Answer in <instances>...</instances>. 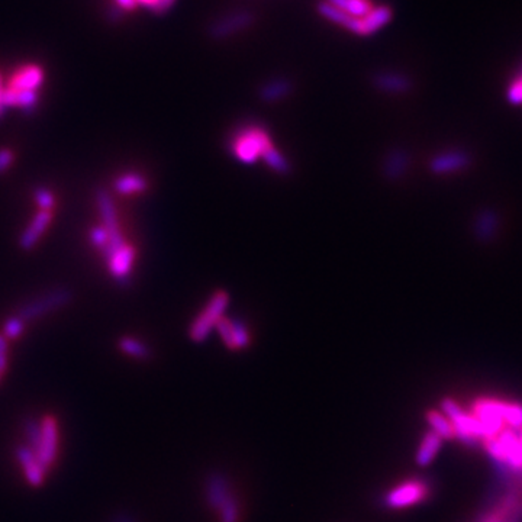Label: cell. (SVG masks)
Here are the masks:
<instances>
[{
  "mask_svg": "<svg viewBox=\"0 0 522 522\" xmlns=\"http://www.w3.org/2000/svg\"><path fill=\"white\" fill-rule=\"evenodd\" d=\"M263 160L266 161V164H267L272 170H274V171H277V173L286 174V173L290 170V166H289L287 160H286V158L283 157V154H282V153H279L274 147H270V149L266 151V154L263 156Z\"/></svg>",
  "mask_w": 522,
  "mask_h": 522,
  "instance_id": "obj_26",
  "label": "cell"
},
{
  "mask_svg": "<svg viewBox=\"0 0 522 522\" xmlns=\"http://www.w3.org/2000/svg\"><path fill=\"white\" fill-rule=\"evenodd\" d=\"M174 2H176V0H164V6H166V9H168L170 6H173V4Z\"/></svg>",
  "mask_w": 522,
  "mask_h": 522,
  "instance_id": "obj_36",
  "label": "cell"
},
{
  "mask_svg": "<svg viewBox=\"0 0 522 522\" xmlns=\"http://www.w3.org/2000/svg\"><path fill=\"white\" fill-rule=\"evenodd\" d=\"M294 91V84L286 77H276L267 80L258 89V98L265 103H276L287 98Z\"/></svg>",
  "mask_w": 522,
  "mask_h": 522,
  "instance_id": "obj_17",
  "label": "cell"
},
{
  "mask_svg": "<svg viewBox=\"0 0 522 522\" xmlns=\"http://www.w3.org/2000/svg\"><path fill=\"white\" fill-rule=\"evenodd\" d=\"M325 2L353 18H364L374 8L371 0H325Z\"/></svg>",
  "mask_w": 522,
  "mask_h": 522,
  "instance_id": "obj_21",
  "label": "cell"
},
{
  "mask_svg": "<svg viewBox=\"0 0 522 522\" xmlns=\"http://www.w3.org/2000/svg\"><path fill=\"white\" fill-rule=\"evenodd\" d=\"M429 486L424 480H408L393 487L385 497V506L390 509H403L412 506L428 497Z\"/></svg>",
  "mask_w": 522,
  "mask_h": 522,
  "instance_id": "obj_6",
  "label": "cell"
},
{
  "mask_svg": "<svg viewBox=\"0 0 522 522\" xmlns=\"http://www.w3.org/2000/svg\"><path fill=\"white\" fill-rule=\"evenodd\" d=\"M35 197H37V203H38V207L41 208V211H50L52 208L54 197L47 189H42V187L37 189Z\"/></svg>",
  "mask_w": 522,
  "mask_h": 522,
  "instance_id": "obj_29",
  "label": "cell"
},
{
  "mask_svg": "<svg viewBox=\"0 0 522 522\" xmlns=\"http://www.w3.org/2000/svg\"><path fill=\"white\" fill-rule=\"evenodd\" d=\"M205 497L211 509L218 514L219 522H240V502L226 475L222 472H214L208 476L205 483Z\"/></svg>",
  "mask_w": 522,
  "mask_h": 522,
  "instance_id": "obj_1",
  "label": "cell"
},
{
  "mask_svg": "<svg viewBox=\"0 0 522 522\" xmlns=\"http://www.w3.org/2000/svg\"><path fill=\"white\" fill-rule=\"evenodd\" d=\"M145 187H147V182H145L144 178L138 176V174H125V176L115 182V189L122 195L142 192L145 190Z\"/></svg>",
  "mask_w": 522,
  "mask_h": 522,
  "instance_id": "obj_24",
  "label": "cell"
},
{
  "mask_svg": "<svg viewBox=\"0 0 522 522\" xmlns=\"http://www.w3.org/2000/svg\"><path fill=\"white\" fill-rule=\"evenodd\" d=\"M441 410L454 428V439L470 447L476 446L479 439H485L480 422L473 414L464 412L457 402L447 398L441 402Z\"/></svg>",
  "mask_w": 522,
  "mask_h": 522,
  "instance_id": "obj_3",
  "label": "cell"
},
{
  "mask_svg": "<svg viewBox=\"0 0 522 522\" xmlns=\"http://www.w3.org/2000/svg\"><path fill=\"white\" fill-rule=\"evenodd\" d=\"M8 364V344L4 335H0V373L6 370Z\"/></svg>",
  "mask_w": 522,
  "mask_h": 522,
  "instance_id": "obj_32",
  "label": "cell"
},
{
  "mask_svg": "<svg viewBox=\"0 0 522 522\" xmlns=\"http://www.w3.org/2000/svg\"><path fill=\"white\" fill-rule=\"evenodd\" d=\"M116 522H132L129 518H120Z\"/></svg>",
  "mask_w": 522,
  "mask_h": 522,
  "instance_id": "obj_37",
  "label": "cell"
},
{
  "mask_svg": "<svg viewBox=\"0 0 522 522\" xmlns=\"http://www.w3.org/2000/svg\"><path fill=\"white\" fill-rule=\"evenodd\" d=\"M393 19V11L389 6H374L364 18H360V37L377 34Z\"/></svg>",
  "mask_w": 522,
  "mask_h": 522,
  "instance_id": "obj_16",
  "label": "cell"
},
{
  "mask_svg": "<svg viewBox=\"0 0 522 522\" xmlns=\"http://www.w3.org/2000/svg\"><path fill=\"white\" fill-rule=\"evenodd\" d=\"M120 348L124 353H127L132 357H137V359H149L150 354H151L150 348L147 345H145L141 341H138V340H135V338H131V337L122 338L120 341Z\"/></svg>",
  "mask_w": 522,
  "mask_h": 522,
  "instance_id": "obj_25",
  "label": "cell"
},
{
  "mask_svg": "<svg viewBox=\"0 0 522 522\" xmlns=\"http://www.w3.org/2000/svg\"><path fill=\"white\" fill-rule=\"evenodd\" d=\"M497 440L502 450L504 466H506L511 472H522V444L521 439L516 435V431H501Z\"/></svg>",
  "mask_w": 522,
  "mask_h": 522,
  "instance_id": "obj_14",
  "label": "cell"
},
{
  "mask_svg": "<svg viewBox=\"0 0 522 522\" xmlns=\"http://www.w3.org/2000/svg\"><path fill=\"white\" fill-rule=\"evenodd\" d=\"M501 229V215L493 208L480 209L473 221V236L480 244H489L497 238Z\"/></svg>",
  "mask_w": 522,
  "mask_h": 522,
  "instance_id": "obj_13",
  "label": "cell"
},
{
  "mask_svg": "<svg viewBox=\"0 0 522 522\" xmlns=\"http://www.w3.org/2000/svg\"><path fill=\"white\" fill-rule=\"evenodd\" d=\"M427 422L432 432H435L439 437L444 440H453L454 439V428L448 418L439 411H429L427 414Z\"/></svg>",
  "mask_w": 522,
  "mask_h": 522,
  "instance_id": "obj_22",
  "label": "cell"
},
{
  "mask_svg": "<svg viewBox=\"0 0 522 522\" xmlns=\"http://www.w3.org/2000/svg\"><path fill=\"white\" fill-rule=\"evenodd\" d=\"M132 260H134V251H132L131 247L127 245L124 250H121L120 253H116L108 261L112 274L120 282H127V279L129 276V272H131Z\"/></svg>",
  "mask_w": 522,
  "mask_h": 522,
  "instance_id": "obj_19",
  "label": "cell"
},
{
  "mask_svg": "<svg viewBox=\"0 0 522 522\" xmlns=\"http://www.w3.org/2000/svg\"><path fill=\"white\" fill-rule=\"evenodd\" d=\"M45 77L44 69L35 63L21 66L11 76L8 86L4 89V95H16L22 92H38Z\"/></svg>",
  "mask_w": 522,
  "mask_h": 522,
  "instance_id": "obj_7",
  "label": "cell"
},
{
  "mask_svg": "<svg viewBox=\"0 0 522 522\" xmlns=\"http://www.w3.org/2000/svg\"><path fill=\"white\" fill-rule=\"evenodd\" d=\"M2 95H4V87H2V77H0V113H2V108H4Z\"/></svg>",
  "mask_w": 522,
  "mask_h": 522,
  "instance_id": "obj_35",
  "label": "cell"
},
{
  "mask_svg": "<svg viewBox=\"0 0 522 522\" xmlns=\"http://www.w3.org/2000/svg\"><path fill=\"white\" fill-rule=\"evenodd\" d=\"M50 221H51V214H50V211H40V212L35 215V218H34V221L31 222V225H29V226L25 229L23 234H22L21 241H19L21 247H22L23 250H31V248L37 244V241L40 240V237L42 236V232H44V231H45V228L48 226Z\"/></svg>",
  "mask_w": 522,
  "mask_h": 522,
  "instance_id": "obj_18",
  "label": "cell"
},
{
  "mask_svg": "<svg viewBox=\"0 0 522 522\" xmlns=\"http://www.w3.org/2000/svg\"><path fill=\"white\" fill-rule=\"evenodd\" d=\"M521 80H522V70H521V73H519V76H518Z\"/></svg>",
  "mask_w": 522,
  "mask_h": 522,
  "instance_id": "obj_38",
  "label": "cell"
},
{
  "mask_svg": "<svg viewBox=\"0 0 522 522\" xmlns=\"http://www.w3.org/2000/svg\"><path fill=\"white\" fill-rule=\"evenodd\" d=\"M371 83L377 91L388 95H405L414 86V81L408 74L395 70H383L374 73L371 77Z\"/></svg>",
  "mask_w": 522,
  "mask_h": 522,
  "instance_id": "obj_12",
  "label": "cell"
},
{
  "mask_svg": "<svg viewBox=\"0 0 522 522\" xmlns=\"http://www.w3.org/2000/svg\"><path fill=\"white\" fill-rule=\"evenodd\" d=\"M224 344L229 350H244L250 344V334L247 327L238 319H228L222 316L215 325Z\"/></svg>",
  "mask_w": 522,
  "mask_h": 522,
  "instance_id": "obj_11",
  "label": "cell"
},
{
  "mask_svg": "<svg viewBox=\"0 0 522 522\" xmlns=\"http://www.w3.org/2000/svg\"><path fill=\"white\" fill-rule=\"evenodd\" d=\"M229 305V295L225 290H218L215 292L207 306L196 316L195 321L192 323L189 328V337L193 342H203L205 341L211 331L215 328L216 323L224 316V312L226 311Z\"/></svg>",
  "mask_w": 522,
  "mask_h": 522,
  "instance_id": "obj_4",
  "label": "cell"
},
{
  "mask_svg": "<svg viewBox=\"0 0 522 522\" xmlns=\"http://www.w3.org/2000/svg\"><path fill=\"white\" fill-rule=\"evenodd\" d=\"M71 299V294L66 289H58L54 290V292L38 298L37 301L25 305L21 311H19V318L22 321H31L34 318H38L44 313H48L51 311H55L58 308L64 306L66 303H69V301Z\"/></svg>",
  "mask_w": 522,
  "mask_h": 522,
  "instance_id": "obj_9",
  "label": "cell"
},
{
  "mask_svg": "<svg viewBox=\"0 0 522 522\" xmlns=\"http://www.w3.org/2000/svg\"><path fill=\"white\" fill-rule=\"evenodd\" d=\"M0 374H2V373H0Z\"/></svg>",
  "mask_w": 522,
  "mask_h": 522,
  "instance_id": "obj_40",
  "label": "cell"
},
{
  "mask_svg": "<svg viewBox=\"0 0 522 522\" xmlns=\"http://www.w3.org/2000/svg\"><path fill=\"white\" fill-rule=\"evenodd\" d=\"M29 448L34 451L42 468L48 472L58 454V422L52 415H47L41 422L29 421L25 427Z\"/></svg>",
  "mask_w": 522,
  "mask_h": 522,
  "instance_id": "obj_2",
  "label": "cell"
},
{
  "mask_svg": "<svg viewBox=\"0 0 522 522\" xmlns=\"http://www.w3.org/2000/svg\"><path fill=\"white\" fill-rule=\"evenodd\" d=\"M113 2L127 12H132L138 8V4L135 2V0H113Z\"/></svg>",
  "mask_w": 522,
  "mask_h": 522,
  "instance_id": "obj_34",
  "label": "cell"
},
{
  "mask_svg": "<svg viewBox=\"0 0 522 522\" xmlns=\"http://www.w3.org/2000/svg\"><path fill=\"white\" fill-rule=\"evenodd\" d=\"M441 444H443V440L439 437V435L432 431H428L424 435V439L417 453V463L419 464V466L422 468L428 466V464L435 458V456L439 454Z\"/></svg>",
  "mask_w": 522,
  "mask_h": 522,
  "instance_id": "obj_20",
  "label": "cell"
},
{
  "mask_svg": "<svg viewBox=\"0 0 522 522\" xmlns=\"http://www.w3.org/2000/svg\"><path fill=\"white\" fill-rule=\"evenodd\" d=\"M255 22V15L251 11H236L221 16L212 23L209 34L215 40H226L248 29Z\"/></svg>",
  "mask_w": 522,
  "mask_h": 522,
  "instance_id": "obj_8",
  "label": "cell"
},
{
  "mask_svg": "<svg viewBox=\"0 0 522 522\" xmlns=\"http://www.w3.org/2000/svg\"><path fill=\"white\" fill-rule=\"evenodd\" d=\"M273 147L269 134L263 128H245L232 144L236 157L245 164H253L258 158H263L266 151Z\"/></svg>",
  "mask_w": 522,
  "mask_h": 522,
  "instance_id": "obj_5",
  "label": "cell"
},
{
  "mask_svg": "<svg viewBox=\"0 0 522 522\" xmlns=\"http://www.w3.org/2000/svg\"><path fill=\"white\" fill-rule=\"evenodd\" d=\"M92 241H93V244L96 247L103 248L106 245V243H108V232H106V229L105 228H100V226L95 228L92 231Z\"/></svg>",
  "mask_w": 522,
  "mask_h": 522,
  "instance_id": "obj_30",
  "label": "cell"
},
{
  "mask_svg": "<svg viewBox=\"0 0 522 522\" xmlns=\"http://www.w3.org/2000/svg\"><path fill=\"white\" fill-rule=\"evenodd\" d=\"M410 164V157L405 151L402 150H396L392 154L388 156L386 163H385V174L386 178L396 180L400 176H403V173L408 168Z\"/></svg>",
  "mask_w": 522,
  "mask_h": 522,
  "instance_id": "obj_23",
  "label": "cell"
},
{
  "mask_svg": "<svg viewBox=\"0 0 522 522\" xmlns=\"http://www.w3.org/2000/svg\"><path fill=\"white\" fill-rule=\"evenodd\" d=\"M13 160V154L9 150H0V173L5 171Z\"/></svg>",
  "mask_w": 522,
  "mask_h": 522,
  "instance_id": "obj_33",
  "label": "cell"
},
{
  "mask_svg": "<svg viewBox=\"0 0 522 522\" xmlns=\"http://www.w3.org/2000/svg\"><path fill=\"white\" fill-rule=\"evenodd\" d=\"M472 164V156L464 150H448L434 156L429 161V170L435 176L466 170Z\"/></svg>",
  "mask_w": 522,
  "mask_h": 522,
  "instance_id": "obj_10",
  "label": "cell"
},
{
  "mask_svg": "<svg viewBox=\"0 0 522 522\" xmlns=\"http://www.w3.org/2000/svg\"><path fill=\"white\" fill-rule=\"evenodd\" d=\"M25 323L22 321V319L19 316H15V318H9L5 327H4V337H8V338H16L22 334L25 325Z\"/></svg>",
  "mask_w": 522,
  "mask_h": 522,
  "instance_id": "obj_27",
  "label": "cell"
},
{
  "mask_svg": "<svg viewBox=\"0 0 522 522\" xmlns=\"http://www.w3.org/2000/svg\"><path fill=\"white\" fill-rule=\"evenodd\" d=\"M506 98H508V102L515 106L522 105V80L519 77H516L508 87Z\"/></svg>",
  "mask_w": 522,
  "mask_h": 522,
  "instance_id": "obj_28",
  "label": "cell"
},
{
  "mask_svg": "<svg viewBox=\"0 0 522 522\" xmlns=\"http://www.w3.org/2000/svg\"><path fill=\"white\" fill-rule=\"evenodd\" d=\"M519 439H521V444H522V435H521V437H519Z\"/></svg>",
  "mask_w": 522,
  "mask_h": 522,
  "instance_id": "obj_39",
  "label": "cell"
},
{
  "mask_svg": "<svg viewBox=\"0 0 522 522\" xmlns=\"http://www.w3.org/2000/svg\"><path fill=\"white\" fill-rule=\"evenodd\" d=\"M135 2L138 4V6H144V8L156 11V12L166 11L164 0H135Z\"/></svg>",
  "mask_w": 522,
  "mask_h": 522,
  "instance_id": "obj_31",
  "label": "cell"
},
{
  "mask_svg": "<svg viewBox=\"0 0 522 522\" xmlns=\"http://www.w3.org/2000/svg\"><path fill=\"white\" fill-rule=\"evenodd\" d=\"M16 458L23 470L26 482L35 487L41 486L44 483L47 470L42 468V464L40 463L34 451L28 446H21L16 450Z\"/></svg>",
  "mask_w": 522,
  "mask_h": 522,
  "instance_id": "obj_15",
  "label": "cell"
}]
</instances>
